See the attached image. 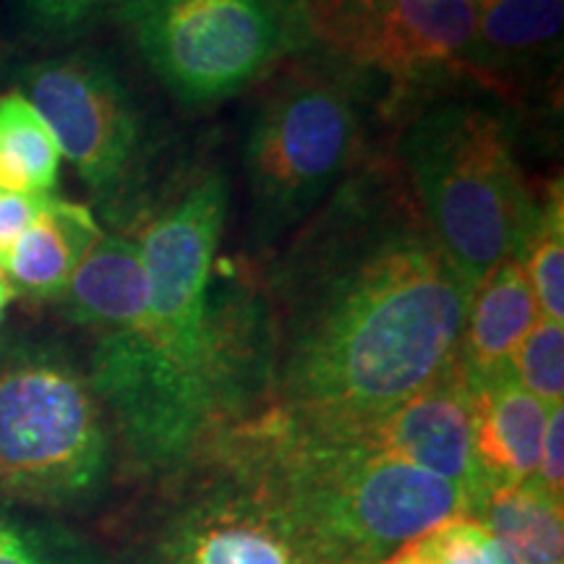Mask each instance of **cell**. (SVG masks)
<instances>
[{
	"mask_svg": "<svg viewBox=\"0 0 564 564\" xmlns=\"http://www.w3.org/2000/svg\"><path fill=\"white\" fill-rule=\"evenodd\" d=\"M278 411L345 432L453 369L470 291L394 160H366L267 270Z\"/></svg>",
	"mask_w": 564,
	"mask_h": 564,
	"instance_id": "obj_1",
	"label": "cell"
},
{
	"mask_svg": "<svg viewBox=\"0 0 564 564\" xmlns=\"http://www.w3.org/2000/svg\"><path fill=\"white\" fill-rule=\"evenodd\" d=\"M228 178L202 171L139 236L150 303L137 327L97 337L89 384L141 470H175L220 426L236 377V340L264 301L238 285L215 293Z\"/></svg>",
	"mask_w": 564,
	"mask_h": 564,
	"instance_id": "obj_2",
	"label": "cell"
},
{
	"mask_svg": "<svg viewBox=\"0 0 564 564\" xmlns=\"http://www.w3.org/2000/svg\"><path fill=\"white\" fill-rule=\"evenodd\" d=\"M223 449L232 474L278 505L324 564H382L434 528L474 514L468 494L447 478L278 411L232 432Z\"/></svg>",
	"mask_w": 564,
	"mask_h": 564,
	"instance_id": "obj_3",
	"label": "cell"
},
{
	"mask_svg": "<svg viewBox=\"0 0 564 564\" xmlns=\"http://www.w3.org/2000/svg\"><path fill=\"white\" fill-rule=\"evenodd\" d=\"M394 162L468 291L518 257L539 202L502 108L470 95L434 97L408 118Z\"/></svg>",
	"mask_w": 564,
	"mask_h": 564,
	"instance_id": "obj_4",
	"label": "cell"
},
{
	"mask_svg": "<svg viewBox=\"0 0 564 564\" xmlns=\"http://www.w3.org/2000/svg\"><path fill=\"white\" fill-rule=\"evenodd\" d=\"M303 55L274 74L246 133L253 238L264 251L288 241L366 162V76L333 55Z\"/></svg>",
	"mask_w": 564,
	"mask_h": 564,
	"instance_id": "obj_5",
	"label": "cell"
},
{
	"mask_svg": "<svg viewBox=\"0 0 564 564\" xmlns=\"http://www.w3.org/2000/svg\"><path fill=\"white\" fill-rule=\"evenodd\" d=\"M118 17L154 79L192 108L228 100L285 55L312 51L299 0H123Z\"/></svg>",
	"mask_w": 564,
	"mask_h": 564,
	"instance_id": "obj_6",
	"label": "cell"
},
{
	"mask_svg": "<svg viewBox=\"0 0 564 564\" xmlns=\"http://www.w3.org/2000/svg\"><path fill=\"white\" fill-rule=\"evenodd\" d=\"M108 460L102 403L84 373L45 352L0 369V491L68 505L100 486Z\"/></svg>",
	"mask_w": 564,
	"mask_h": 564,
	"instance_id": "obj_7",
	"label": "cell"
},
{
	"mask_svg": "<svg viewBox=\"0 0 564 564\" xmlns=\"http://www.w3.org/2000/svg\"><path fill=\"white\" fill-rule=\"evenodd\" d=\"M19 82L84 186L102 204L121 199L144 165V126L112 63L100 53L58 55L26 66Z\"/></svg>",
	"mask_w": 564,
	"mask_h": 564,
	"instance_id": "obj_8",
	"label": "cell"
},
{
	"mask_svg": "<svg viewBox=\"0 0 564 564\" xmlns=\"http://www.w3.org/2000/svg\"><path fill=\"white\" fill-rule=\"evenodd\" d=\"M478 0H384L350 19L319 47L361 76H382L398 95L470 68Z\"/></svg>",
	"mask_w": 564,
	"mask_h": 564,
	"instance_id": "obj_9",
	"label": "cell"
},
{
	"mask_svg": "<svg viewBox=\"0 0 564 564\" xmlns=\"http://www.w3.org/2000/svg\"><path fill=\"white\" fill-rule=\"evenodd\" d=\"M335 434L356 436L379 453L457 484L474 502V512L486 494L474 442V390L457 361L405 403Z\"/></svg>",
	"mask_w": 564,
	"mask_h": 564,
	"instance_id": "obj_10",
	"label": "cell"
},
{
	"mask_svg": "<svg viewBox=\"0 0 564 564\" xmlns=\"http://www.w3.org/2000/svg\"><path fill=\"white\" fill-rule=\"evenodd\" d=\"M165 554L167 564H324L285 512L238 476L183 512Z\"/></svg>",
	"mask_w": 564,
	"mask_h": 564,
	"instance_id": "obj_11",
	"label": "cell"
},
{
	"mask_svg": "<svg viewBox=\"0 0 564 564\" xmlns=\"http://www.w3.org/2000/svg\"><path fill=\"white\" fill-rule=\"evenodd\" d=\"M539 319V303L523 264L518 257L505 259L470 291L457 348L465 379L484 384L510 371L512 352Z\"/></svg>",
	"mask_w": 564,
	"mask_h": 564,
	"instance_id": "obj_12",
	"label": "cell"
},
{
	"mask_svg": "<svg viewBox=\"0 0 564 564\" xmlns=\"http://www.w3.org/2000/svg\"><path fill=\"white\" fill-rule=\"evenodd\" d=\"M470 384V382H468ZM474 390L476 460L486 491L499 484L531 481L539 468L546 408L514 382L512 371L470 384Z\"/></svg>",
	"mask_w": 564,
	"mask_h": 564,
	"instance_id": "obj_13",
	"label": "cell"
},
{
	"mask_svg": "<svg viewBox=\"0 0 564 564\" xmlns=\"http://www.w3.org/2000/svg\"><path fill=\"white\" fill-rule=\"evenodd\" d=\"M58 301L70 322L95 329L97 337L137 327L150 303L139 246L118 232H102Z\"/></svg>",
	"mask_w": 564,
	"mask_h": 564,
	"instance_id": "obj_14",
	"label": "cell"
},
{
	"mask_svg": "<svg viewBox=\"0 0 564 564\" xmlns=\"http://www.w3.org/2000/svg\"><path fill=\"white\" fill-rule=\"evenodd\" d=\"M100 238L102 230L89 207L51 196L37 220L3 251L0 272L17 293L61 299L70 274Z\"/></svg>",
	"mask_w": 564,
	"mask_h": 564,
	"instance_id": "obj_15",
	"label": "cell"
},
{
	"mask_svg": "<svg viewBox=\"0 0 564 564\" xmlns=\"http://www.w3.org/2000/svg\"><path fill=\"white\" fill-rule=\"evenodd\" d=\"M518 564H564L562 502L533 481L499 484L474 512Z\"/></svg>",
	"mask_w": 564,
	"mask_h": 564,
	"instance_id": "obj_16",
	"label": "cell"
},
{
	"mask_svg": "<svg viewBox=\"0 0 564 564\" xmlns=\"http://www.w3.org/2000/svg\"><path fill=\"white\" fill-rule=\"evenodd\" d=\"M564 0H478L476 40L468 63L528 61L562 40Z\"/></svg>",
	"mask_w": 564,
	"mask_h": 564,
	"instance_id": "obj_17",
	"label": "cell"
},
{
	"mask_svg": "<svg viewBox=\"0 0 564 564\" xmlns=\"http://www.w3.org/2000/svg\"><path fill=\"white\" fill-rule=\"evenodd\" d=\"M58 171V141L32 102L21 91L0 97V188L13 194H51Z\"/></svg>",
	"mask_w": 564,
	"mask_h": 564,
	"instance_id": "obj_18",
	"label": "cell"
},
{
	"mask_svg": "<svg viewBox=\"0 0 564 564\" xmlns=\"http://www.w3.org/2000/svg\"><path fill=\"white\" fill-rule=\"evenodd\" d=\"M518 262L531 282L535 303L544 319H564V199L562 183L549 188L546 202L539 204V215L525 243L520 246Z\"/></svg>",
	"mask_w": 564,
	"mask_h": 564,
	"instance_id": "obj_19",
	"label": "cell"
},
{
	"mask_svg": "<svg viewBox=\"0 0 564 564\" xmlns=\"http://www.w3.org/2000/svg\"><path fill=\"white\" fill-rule=\"evenodd\" d=\"M510 371L514 382L546 408L562 405L564 398V327L560 322L544 319L520 340L512 352Z\"/></svg>",
	"mask_w": 564,
	"mask_h": 564,
	"instance_id": "obj_20",
	"label": "cell"
},
{
	"mask_svg": "<svg viewBox=\"0 0 564 564\" xmlns=\"http://www.w3.org/2000/svg\"><path fill=\"white\" fill-rule=\"evenodd\" d=\"M421 541L440 564H494L497 539L474 518L449 520Z\"/></svg>",
	"mask_w": 564,
	"mask_h": 564,
	"instance_id": "obj_21",
	"label": "cell"
},
{
	"mask_svg": "<svg viewBox=\"0 0 564 564\" xmlns=\"http://www.w3.org/2000/svg\"><path fill=\"white\" fill-rule=\"evenodd\" d=\"M123 0H24L32 26L47 37H70L87 30L102 13L121 9Z\"/></svg>",
	"mask_w": 564,
	"mask_h": 564,
	"instance_id": "obj_22",
	"label": "cell"
},
{
	"mask_svg": "<svg viewBox=\"0 0 564 564\" xmlns=\"http://www.w3.org/2000/svg\"><path fill=\"white\" fill-rule=\"evenodd\" d=\"M384 0H299L312 47H319L350 19L377 9Z\"/></svg>",
	"mask_w": 564,
	"mask_h": 564,
	"instance_id": "obj_23",
	"label": "cell"
},
{
	"mask_svg": "<svg viewBox=\"0 0 564 564\" xmlns=\"http://www.w3.org/2000/svg\"><path fill=\"white\" fill-rule=\"evenodd\" d=\"M533 481L562 502V494H564V411H562V405H554L546 415L544 440H541L539 468H535Z\"/></svg>",
	"mask_w": 564,
	"mask_h": 564,
	"instance_id": "obj_24",
	"label": "cell"
},
{
	"mask_svg": "<svg viewBox=\"0 0 564 564\" xmlns=\"http://www.w3.org/2000/svg\"><path fill=\"white\" fill-rule=\"evenodd\" d=\"M47 199L51 194H13L0 188V249H9L21 232L37 220Z\"/></svg>",
	"mask_w": 564,
	"mask_h": 564,
	"instance_id": "obj_25",
	"label": "cell"
},
{
	"mask_svg": "<svg viewBox=\"0 0 564 564\" xmlns=\"http://www.w3.org/2000/svg\"><path fill=\"white\" fill-rule=\"evenodd\" d=\"M0 564H42L17 528L0 520Z\"/></svg>",
	"mask_w": 564,
	"mask_h": 564,
	"instance_id": "obj_26",
	"label": "cell"
},
{
	"mask_svg": "<svg viewBox=\"0 0 564 564\" xmlns=\"http://www.w3.org/2000/svg\"><path fill=\"white\" fill-rule=\"evenodd\" d=\"M382 564H440L434 560V554L429 552L423 541H413V544H405L403 549L387 556Z\"/></svg>",
	"mask_w": 564,
	"mask_h": 564,
	"instance_id": "obj_27",
	"label": "cell"
},
{
	"mask_svg": "<svg viewBox=\"0 0 564 564\" xmlns=\"http://www.w3.org/2000/svg\"><path fill=\"white\" fill-rule=\"evenodd\" d=\"M13 299H17V288H13L11 282H9V278H6V274L0 272V314L6 312V306H9Z\"/></svg>",
	"mask_w": 564,
	"mask_h": 564,
	"instance_id": "obj_28",
	"label": "cell"
},
{
	"mask_svg": "<svg viewBox=\"0 0 564 564\" xmlns=\"http://www.w3.org/2000/svg\"><path fill=\"white\" fill-rule=\"evenodd\" d=\"M494 564H518V562H514L512 554L497 541V546H494Z\"/></svg>",
	"mask_w": 564,
	"mask_h": 564,
	"instance_id": "obj_29",
	"label": "cell"
},
{
	"mask_svg": "<svg viewBox=\"0 0 564 564\" xmlns=\"http://www.w3.org/2000/svg\"><path fill=\"white\" fill-rule=\"evenodd\" d=\"M0 264H3V249H0Z\"/></svg>",
	"mask_w": 564,
	"mask_h": 564,
	"instance_id": "obj_30",
	"label": "cell"
}]
</instances>
